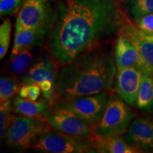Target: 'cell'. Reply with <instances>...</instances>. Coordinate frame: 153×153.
<instances>
[{"mask_svg":"<svg viewBox=\"0 0 153 153\" xmlns=\"http://www.w3.org/2000/svg\"><path fill=\"white\" fill-rule=\"evenodd\" d=\"M125 24L117 0H65L50 31L51 54L66 65L109 41Z\"/></svg>","mask_w":153,"mask_h":153,"instance_id":"1","label":"cell"},{"mask_svg":"<svg viewBox=\"0 0 153 153\" xmlns=\"http://www.w3.org/2000/svg\"><path fill=\"white\" fill-rule=\"evenodd\" d=\"M116 73V63L108 48L102 45L84 53L61 69L57 101L109 91Z\"/></svg>","mask_w":153,"mask_h":153,"instance_id":"2","label":"cell"},{"mask_svg":"<svg viewBox=\"0 0 153 153\" xmlns=\"http://www.w3.org/2000/svg\"><path fill=\"white\" fill-rule=\"evenodd\" d=\"M51 126L44 116H29L13 114L4 140L8 147L17 151L30 149L35 140Z\"/></svg>","mask_w":153,"mask_h":153,"instance_id":"3","label":"cell"},{"mask_svg":"<svg viewBox=\"0 0 153 153\" xmlns=\"http://www.w3.org/2000/svg\"><path fill=\"white\" fill-rule=\"evenodd\" d=\"M30 149L45 153L94 152L91 136H78L54 129L39 135Z\"/></svg>","mask_w":153,"mask_h":153,"instance_id":"4","label":"cell"},{"mask_svg":"<svg viewBox=\"0 0 153 153\" xmlns=\"http://www.w3.org/2000/svg\"><path fill=\"white\" fill-rule=\"evenodd\" d=\"M55 0H24L16 16L15 31L38 28L50 33L57 16Z\"/></svg>","mask_w":153,"mask_h":153,"instance_id":"5","label":"cell"},{"mask_svg":"<svg viewBox=\"0 0 153 153\" xmlns=\"http://www.w3.org/2000/svg\"><path fill=\"white\" fill-rule=\"evenodd\" d=\"M125 102L120 97L111 96L102 117L93 126V133L113 136L126 132L135 115Z\"/></svg>","mask_w":153,"mask_h":153,"instance_id":"6","label":"cell"},{"mask_svg":"<svg viewBox=\"0 0 153 153\" xmlns=\"http://www.w3.org/2000/svg\"><path fill=\"white\" fill-rule=\"evenodd\" d=\"M107 91L60 100L55 105L71 112L93 128L102 117L106 108Z\"/></svg>","mask_w":153,"mask_h":153,"instance_id":"7","label":"cell"},{"mask_svg":"<svg viewBox=\"0 0 153 153\" xmlns=\"http://www.w3.org/2000/svg\"><path fill=\"white\" fill-rule=\"evenodd\" d=\"M44 117L53 129L62 133L78 136H91L93 134L91 126L55 104L50 107Z\"/></svg>","mask_w":153,"mask_h":153,"instance_id":"8","label":"cell"},{"mask_svg":"<svg viewBox=\"0 0 153 153\" xmlns=\"http://www.w3.org/2000/svg\"><path fill=\"white\" fill-rule=\"evenodd\" d=\"M143 71L138 67L117 69L114 81L115 91L131 106L136 104Z\"/></svg>","mask_w":153,"mask_h":153,"instance_id":"9","label":"cell"},{"mask_svg":"<svg viewBox=\"0 0 153 153\" xmlns=\"http://www.w3.org/2000/svg\"><path fill=\"white\" fill-rule=\"evenodd\" d=\"M122 31L135 44L141 60L140 69L143 73L153 75V39L145 36L136 26L125 24Z\"/></svg>","mask_w":153,"mask_h":153,"instance_id":"10","label":"cell"},{"mask_svg":"<svg viewBox=\"0 0 153 153\" xmlns=\"http://www.w3.org/2000/svg\"><path fill=\"white\" fill-rule=\"evenodd\" d=\"M59 73L54 60L48 57H41L22 76L20 82L22 85H39L45 80H49L57 85Z\"/></svg>","mask_w":153,"mask_h":153,"instance_id":"11","label":"cell"},{"mask_svg":"<svg viewBox=\"0 0 153 153\" xmlns=\"http://www.w3.org/2000/svg\"><path fill=\"white\" fill-rule=\"evenodd\" d=\"M114 58L117 69L141 67V60L136 46L120 30L114 44Z\"/></svg>","mask_w":153,"mask_h":153,"instance_id":"12","label":"cell"},{"mask_svg":"<svg viewBox=\"0 0 153 153\" xmlns=\"http://www.w3.org/2000/svg\"><path fill=\"white\" fill-rule=\"evenodd\" d=\"M124 139L136 149L153 150V123L145 118L135 119L130 124Z\"/></svg>","mask_w":153,"mask_h":153,"instance_id":"13","label":"cell"},{"mask_svg":"<svg viewBox=\"0 0 153 153\" xmlns=\"http://www.w3.org/2000/svg\"><path fill=\"white\" fill-rule=\"evenodd\" d=\"M49 32L38 28H26L15 31L12 49L9 59L13 58L25 50L41 46L45 42Z\"/></svg>","mask_w":153,"mask_h":153,"instance_id":"14","label":"cell"},{"mask_svg":"<svg viewBox=\"0 0 153 153\" xmlns=\"http://www.w3.org/2000/svg\"><path fill=\"white\" fill-rule=\"evenodd\" d=\"M94 152L133 153L138 151L130 145L120 135L104 136L93 133L91 135Z\"/></svg>","mask_w":153,"mask_h":153,"instance_id":"15","label":"cell"},{"mask_svg":"<svg viewBox=\"0 0 153 153\" xmlns=\"http://www.w3.org/2000/svg\"><path fill=\"white\" fill-rule=\"evenodd\" d=\"M11 104L15 114L29 117L44 116L51 106V101L44 97L38 101H30L23 98L19 94L13 98Z\"/></svg>","mask_w":153,"mask_h":153,"instance_id":"16","label":"cell"},{"mask_svg":"<svg viewBox=\"0 0 153 153\" xmlns=\"http://www.w3.org/2000/svg\"><path fill=\"white\" fill-rule=\"evenodd\" d=\"M136 106L140 109L150 111L153 108V75L143 73Z\"/></svg>","mask_w":153,"mask_h":153,"instance_id":"17","label":"cell"},{"mask_svg":"<svg viewBox=\"0 0 153 153\" xmlns=\"http://www.w3.org/2000/svg\"><path fill=\"white\" fill-rule=\"evenodd\" d=\"M22 87L21 82L14 76L3 75L0 79V99L1 102H11L19 94Z\"/></svg>","mask_w":153,"mask_h":153,"instance_id":"18","label":"cell"},{"mask_svg":"<svg viewBox=\"0 0 153 153\" xmlns=\"http://www.w3.org/2000/svg\"><path fill=\"white\" fill-rule=\"evenodd\" d=\"M32 53L30 50H25L16 56L9 59L8 69L14 75H19L26 72L31 62Z\"/></svg>","mask_w":153,"mask_h":153,"instance_id":"19","label":"cell"},{"mask_svg":"<svg viewBox=\"0 0 153 153\" xmlns=\"http://www.w3.org/2000/svg\"><path fill=\"white\" fill-rule=\"evenodd\" d=\"M153 13V0H130L129 14L134 19Z\"/></svg>","mask_w":153,"mask_h":153,"instance_id":"20","label":"cell"},{"mask_svg":"<svg viewBox=\"0 0 153 153\" xmlns=\"http://www.w3.org/2000/svg\"><path fill=\"white\" fill-rule=\"evenodd\" d=\"M12 30L11 22L9 19H5L0 26V59L3 60L9 50Z\"/></svg>","mask_w":153,"mask_h":153,"instance_id":"21","label":"cell"},{"mask_svg":"<svg viewBox=\"0 0 153 153\" xmlns=\"http://www.w3.org/2000/svg\"><path fill=\"white\" fill-rule=\"evenodd\" d=\"M14 112L11 102H1L0 106V136L4 140L6 133L12 118Z\"/></svg>","mask_w":153,"mask_h":153,"instance_id":"22","label":"cell"},{"mask_svg":"<svg viewBox=\"0 0 153 153\" xmlns=\"http://www.w3.org/2000/svg\"><path fill=\"white\" fill-rule=\"evenodd\" d=\"M136 27L146 37L153 39V13L135 19Z\"/></svg>","mask_w":153,"mask_h":153,"instance_id":"23","label":"cell"},{"mask_svg":"<svg viewBox=\"0 0 153 153\" xmlns=\"http://www.w3.org/2000/svg\"><path fill=\"white\" fill-rule=\"evenodd\" d=\"M41 89L40 86L36 84L33 85H22L19 94L23 98L30 101H37L41 94Z\"/></svg>","mask_w":153,"mask_h":153,"instance_id":"24","label":"cell"},{"mask_svg":"<svg viewBox=\"0 0 153 153\" xmlns=\"http://www.w3.org/2000/svg\"><path fill=\"white\" fill-rule=\"evenodd\" d=\"M24 0H0V16L4 17L16 12Z\"/></svg>","mask_w":153,"mask_h":153,"instance_id":"25","label":"cell"},{"mask_svg":"<svg viewBox=\"0 0 153 153\" xmlns=\"http://www.w3.org/2000/svg\"><path fill=\"white\" fill-rule=\"evenodd\" d=\"M117 1L119 4H126L130 1V0H117Z\"/></svg>","mask_w":153,"mask_h":153,"instance_id":"26","label":"cell"}]
</instances>
